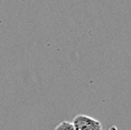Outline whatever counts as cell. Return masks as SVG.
<instances>
[{"label": "cell", "mask_w": 131, "mask_h": 130, "mask_svg": "<svg viewBox=\"0 0 131 130\" xmlns=\"http://www.w3.org/2000/svg\"><path fill=\"white\" fill-rule=\"evenodd\" d=\"M72 123L75 130H103L99 120L85 114H79L74 117Z\"/></svg>", "instance_id": "1"}, {"label": "cell", "mask_w": 131, "mask_h": 130, "mask_svg": "<svg viewBox=\"0 0 131 130\" xmlns=\"http://www.w3.org/2000/svg\"><path fill=\"white\" fill-rule=\"evenodd\" d=\"M54 130H75V128H74L72 122L65 120V121H62L61 123H58V125L55 127Z\"/></svg>", "instance_id": "2"}]
</instances>
